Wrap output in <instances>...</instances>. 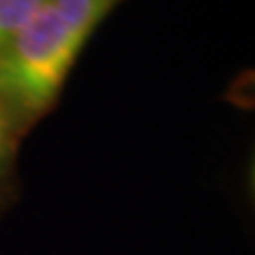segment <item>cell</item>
Segmentation results:
<instances>
[{"label":"cell","mask_w":255,"mask_h":255,"mask_svg":"<svg viewBox=\"0 0 255 255\" xmlns=\"http://www.w3.org/2000/svg\"><path fill=\"white\" fill-rule=\"evenodd\" d=\"M119 0H47L0 55V105L26 122L53 105L64 81Z\"/></svg>","instance_id":"cell-1"},{"label":"cell","mask_w":255,"mask_h":255,"mask_svg":"<svg viewBox=\"0 0 255 255\" xmlns=\"http://www.w3.org/2000/svg\"><path fill=\"white\" fill-rule=\"evenodd\" d=\"M47 0H0V55L36 17Z\"/></svg>","instance_id":"cell-2"},{"label":"cell","mask_w":255,"mask_h":255,"mask_svg":"<svg viewBox=\"0 0 255 255\" xmlns=\"http://www.w3.org/2000/svg\"><path fill=\"white\" fill-rule=\"evenodd\" d=\"M9 113L4 111V107L0 105V170L4 166V159H6V151H9Z\"/></svg>","instance_id":"cell-3"}]
</instances>
